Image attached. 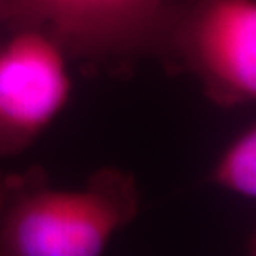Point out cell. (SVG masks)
<instances>
[{
    "instance_id": "cell-1",
    "label": "cell",
    "mask_w": 256,
    "mask_h": 256,
    "mask_svg": "<svg viewBox=\"0 0 256 256\" xmlns=\"http://www.w3.org/2000/svg\"><path fill=\"white\" fill-rule=\"evenodd\" d=\"M140 212L135 176L94 172L80 190H58L47 170H0V256H96Z\"/></svg>"
},
{
    "instance_id": "cell-2",
    "label": "cell",
    "mask_w": 256,
    "mask_h": 256,
    "mask_svg": "<svg viewBox=\"0 0 256 256\" xmlns=\"http://www.w3.org/2000/svg\"><path fill=\"white\" fill-rule=\"evenodd\" d=\"M196 0H15L12 30H42L86 74L128 75L166 54L173 30Z\"/></svg>"
},
{
    "instance_id": "cell-3",
    "label": "cell",
    "mask_w": 256,
    "mask_h": 256,
    "mask_svg": "<svg viewBox=\"0 0 256 256\" xmlns=\"http://www.w3.org/2000/svg\"><path fill=\"white\" fill-rule=\"evenodd\" d=\"M168 74H192L220 108L256 98V0H196L173 30L162 60Z\"/></svg>"
},
{
    "instance_id": "cell-4",
    "label": "cell",
    "mask_w": 256,
    "mask_h": 256,
    "mask_svg": "<svg viewBox=\"0 0 256 256\" xmlns=\"http://www.w3.org/2000/svg\"><path fill=\"white\" fill-rule=\"evenodd\" d=\"M62 48L42 30L22 27L0 44V158L32 145L68 102Z\"/></svg>"
},
{
    "instance_id": "cell-5",
    "label": "cell",
    "mask_w": 256,
    "mask_h": 256,
    "mask_svg": "<svg viewBox=\"0 0 256 256\" xmlns=\"http://www.w3.org/2000/svg\"><path fill=\"white\" fill-rule=\"evenodd\" d=\"M213 185L242 198L256 196V128L254 124L234 136L210 175Z\"/></svg>"
},
{
    "instance_id": "cell-6",
    "label": "cell",
    "mask_w": 256,
    "mask_h": 256,
    "mask_svg": "<svg viewBox=\"0 0 256 256\" xmlns=\"http://www.w3.org/2000/svg\"><path fill=\"white\" fill-rule=\"evenodd\" d=\"M15 15V0H0V44L2 35L12 30Z\"/></svg>"
}]
</instances>
